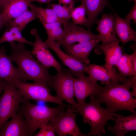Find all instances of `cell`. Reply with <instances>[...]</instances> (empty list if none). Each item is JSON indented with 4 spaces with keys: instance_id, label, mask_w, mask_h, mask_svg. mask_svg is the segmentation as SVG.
Wrapping results in <instances>:
<instances>
[{
    "instance_id": "6da1fadb",
    "label": "cell",
    "mask_w": 136,
    "mask_h": 136,
    "mask_svg": "<svg viewBox=\"0 0 136 136\" xmlns=\"http://www.w3.org/2000/svg\"><path fill=\"white\" fill-rule=\"evenodd\" d=\"M11 50L10 56L23 74L24 82L32 80L35 83L52 87L54 76L49 73L48 69L43 66L33 57L31 52L25 47L24 43H9Z\"/></svg>"
},
{
    "instance_id": "7a4b0ae2",
    "label": "cell",
    "mask_w": 136,
    "mask_h": 136,
    "mask_svg": "<svg viewBox=\"0 0 136 136\" xmlns=\"http://www.w3.org/2000/svg\"><path fill=\"white\" fill-rule=\"evenodd\" d=\"M132 81V76L121 84L118 81H111L102 86L96 97L100 104H105L113 113L124 110L134 113L136 99L130 91Z\"/></svg>"
},
{
    "instance_id": "3957f363",
    "label": "cell",
    "mask_w": 136,
    "mask_h": 136,
    "mask_svg": "<svg viewBox=\"0 0 136 136\" xmlns=\"http://www.w3.org/2000/svg\"><path fill=\"white\" fill-rule=\"evenodd\" d=\"M90 101L78 104L71 108L74 112H77L83 117V122L88 123L90 130L87 134L89 136H101L105 134V127L108 121L112 120V112L108 108H103L97 98L90 96Z\"/></svg>"
},
{
    "instance_id": "277c9868",
    "label": "cell",
    "mask_w": 136,
    "mask_h": 136,
    "mask_svg": "<svg viewBox=\"0 0 136 136\" xmlns=\"http://www.w3.org/2000/svg\"><path fill=\"white\" fill-rule=\"evenodd\" d=\"M67 107H69L61 105L52 107L34 104L24 99L19 110L26 122L27 136L34 135L38 129L52 121Z\"/></svg>"
},
{
    "instance_id": "5b68a950",
    "label": "cell",
    "mask_w": 136,
    "mask_h": 136,
    "mask_svg": "<svg viewBox=\"0 0 136 136\" xmlns=\"http://www.w3.org/2000/svg\"><path fill=\"white\" fill-rule=\"evenodd\" d=\"M24 99L19 90L8 83L0 97V130L9 119L16 114Z\"/></svg>"
},
{
    "instance_id": "8992f818",
    "label": "cell",
    "mask_w": 136,
    "mask_h": 136,
    "mask_svg": "<svg viewBox=\"0 0 136 136\" xmlns=\"http://www.w3.org/2000/svg\"><path fill=\"white\" fill-rule=\"evenodd\" d=\"M20 91L24 99L32 100L55 103L70 107L63 103L57 96L52 95L50 93L49 88L46 85L39 83H29L19 81L12 84Z\"/></svg>"
},
{
    "instance_id": "52a82bcc",
    "label": "cell",
    "mask_w": 136,
    "mask_h": 136,
    "mask_svg": "<svg viewBox=\"0 0 136 136\" xmlns=\"http://www.w3.org/2000/svg\"><path fill=\"white\" fill-rule=\"evenodd\" d=\"M70 70L64 69L57 72L54 76L52 87L55 91L56 96L62 101H65L75 107L77 105L74 100L75 78Z\"/></svg>"
},
{
    "instance_id": "ba28073f",
    "label": "cell",
    "mask_w": 136,
    "mask_h": 136,
    "mask_svg": "<svg viewBox=\"0 0 136 136\" xmlns=\"http://www.w3.org/2000/svg\"><path fill=\"white\" fill-rule=\"evenodd\" d=\"M63 25V34L61 39L56 42L63 48L75 44L76 42L82 43L90 41L99 39V35H96L86 30L69 20L65 22Z\"/></svg>"
},
{
    "instance_id": "9c48e42d",
    "label": "cell",
    "mask_w": 136,
    "mask_h": 136,
    "mask_svg": "<svg viewBox=\"0 0 136 136\" xmlns=\"http://www.w3.org/2000/svg\"><path fill=\"white\" fill-rule=\"evenodd\" d=\"M76 115L70 107L65 111L60 113L49 122L52 126L55 133L59 136L67 135L73 136H86L82 133L77 124Z\"/></svg>"
},
{
    "instance_id": "30bf717a",
    "label": "cell",
    "mask_w": 136,
    "mask_h": 136,
    "mask_svg": "<svg viewBox=\"0 0 136 136\" xmlns=\"http://www.w3.org/2000/svg\"><path fill=\"white\" fill-rule=\"evenodd\" d=\"M30 33L35 38L31 52L37 60L47 68L53 67L57 72L63 70L61 65L49 51V48L41 39L37 30L32 29Z\"/></svg>"
},
{
    "instance_id": "8fae6325",
    "label": "cell",
    "mask_w": 136,
    "mask_h": 136,
    "mask_svg": "<svg viewBox=\"0 0 136 136\" xmlns=\"http://www.w3.org/2000/svg\"><path fill=\"white\" fill-rule=\"evenodd\" d=\"M97 82L90 76H85L84 74L80 75L77 78H75V97L76 99L77 104L84 103L88 96L96 97L102 87Z\"/></svg>"
},
{
    "instance_id": "7c38bea8",
    "label": "cell",
    "mask_w": 136,
    "mask_h": 136,
    "mask_svg": "<svg viewBox=\"0 0 136 136\" xmlns=\"http://www.w3.org/2000/svg\"><path fill=\"white\" fill-rule=\"evenodd\" d=\"M44 42L49 48L56 53L63 64L69 68L74 77L76 78L81 74H87L88 64L80 61L64 52L56 41L47 39Z\"/></svg>"
},
{
    "instance_id": "4fadbf2b",
    "label": "cell",
    "mask_w": 136,
    "mask_h": 136,
    "mask_svg": "<svg viewBox=\"0 0 136 136\" xmlns=\"http://www.w3.org/2000/svg\"><path fill=\"white\" fill-rule=\"evenodd\" d=\"M4 46L0 47V78L13 84L19 81H24L23 76L12 63L10 56L6 53Z\"/></svg>"
},
{
    "instance_id": "5bb4252c",
    "label": "cell",
    "mask_w": 136,
    "mask_h": 136,
    "mask_svg": "<svg viewBox=\"0 0 136 136\" xmlns=\"http://www.w3.org/2000/svg\"><path fill=\"white\" fill-rule=\"evenodd\" d=\"M87 74L96 82L100 81L101 84L105 85L111 81L123 83L128 79L121 76L113 67L108 69L103 65L94 64L88 65Z\"/></svg>"
},
{
    "instance_id": "9a60e30c",
    "label": "cell",
    "mask_w": 136,
    "mask_h": 136,
    "mask_svg": "<svg viewBox=\"0 0 136 136\" xmlns=\"http://www.w3.org/2000/svg\"><path fill=\"white\" fill-rule=\"evenodd\" d=\"M112 120L114 121L113 126L109 125L107 129L116 136H124L127 133L136 130V112L125 116L115 113L111 114Z\"/></svg>"
},
{
    "instance_id": "2e32d148",
    "label": "cell",
    "mask_w": 136,
    "mask_h": 136,
    "mask_svg": "<svg viewBox=\"0 0 136 136\" xmlns=\"http://www.w3.org/2000/svg\"><path fill=\"white\" fill-rule=\"evenodd\" d=\"M114 15L104 13L100 19L96 21L95 23L97 24L96 30L99 33L102 45L119 41L115 36L114 29Z\"/></svg>"
},
{
    "instance_id": "e0dca14e",
    "label": "cell",
    "mask_w": 136,
    "mask_h": 136,
    "mask_svg": "<svg viewBox=\"0 0 136 136\" xmlns=\"http://www.w3.org/2000/svg\"><path fill=\"white\" fill-rule=\"evenodd\" d=\"M2 127L0 130V136H27L26 122L19 110Z\"/></svg>"
},
{
    "instance_id": "ac0fdd59",
    "label": "cell",
    "mask_w": 136,
    "mask_h": 136,
    "mask_svg": "<svg viewBox=\"0 0 136 136\" xmlns=\"http://www.w3.org/2000/svg\"><path fill=\"white\" fill-rule=\"evenodd\" d=\"M100 40L94 39L82 43L74 44L64 48L65 52L74 58L88 65L90 61L88 57L92 50Z\"/></svg>"
},
{
    "instance_id": "d6986e66",
    "label": "cell",
    "mask_w": 136,
    "mask_h": 136,
    "mask_svg": "<svg viewBox=\"0 0 136 136\" xmlns=\"http://www.w3.org/2000/svg\"><path fill=\"white\" fill-rule=\"evenodd\" d=\"M114 16V29L119 42L123 45L130 41L136 42V32L130 25V21L121 18L116 13Z\"/></svg>"
},
{
    "instance_id": "ffe728a7",
    "label": "cell",
    "mask_w": 136,
    "mask_h": 136,
    "mask_svg": "<svg viewBox=\"0 0 136 136\" xmlns=\"http://www.w3.org/2000/svg\"><path fill=\"white\" fill-rule=\"evenodd\" d=\"M119 41L110 44L103 45H97L96 47V53L100 52L104 53L105 56V67L110 69L115 66L122 54V47L119 45Z\"/></svg>"
},
{
    "instance_id": "44dd1931",
    "label": "cell",
    "mask_w": 136,
    "mask_h": 136,
    "mask_svg": "<svg viewBox=\"0 0 136 136\" xmlns=\"http://www.w3.org/2000/svg\"><path fill=\"white\" fill-rule=\"evenodd\" d=\"M31 4L30 0H10L1 13L5 24L28 9Z\"/></svg>"
},
{
    "instance_id": "7402d4cb",
    "label": "cell",
    "mask_w": 136,
    "mask_h": 136,
    "mask_svg": "<svg viewBox=\"0 0 136 136\" xmlns=\"http://www.w3.org/2000/svg\"><path fill=\"white\" fill-rule=\"evenodd\" d=\"M84 3L87 15L86 22L84 25L91 31L92 25L95 23L98 15L109 4L108 0H81Z\"/></svg>"
},
{
    "instance_id": "603a6c76",
    "label": "cell",
    "mask_w": 136,
    "mask_h": 136,
    "mask_svg": "<svg viewBox=\"0 0 136 136\" xmlns=\"http://www.w3.org/2000/svg\"><path fill=\"white\" fill-rule=\"evenodd\" d=\"M29 7L35 12L37 17L39 19L42 24L55 22H59L63 24L62 22L51 9L37 7L31 3Z\"/></svg>"
},
{
    "instance_id": "cb8c5ba5",
    "label": "cell",
    "mask_w": 136,
    "mask_h": 136,
    "mask_svg": "<svg viewBox=\"0 0 136 136\" xmlns=\"http://www.w3.org/2000/svg\"><path fill=\"white\" fill-rule=\"evenodd\" d=\"M8 27L0 38V44L6 42L17 41L33 45V43L28 41L24 38L21 34V31L17 27L12 26Z\"/></svg>"
},
{
    "instance_id": "d4e9b609",
    "label": "cell",
    "mask_w": 136,
    "mask_h": 136,
    "mask_svg": "<svg viewBox=\"0 0 136 136\" xmlns=\"http://www.w3.org/2000/svg\"><path fill=\"white\" fill-rule=\"evenodd\" d=\"M37 18L35 12L28 9L17 17L10 20L7 23L8 26H15L21 31L28 24Z\"/></svg>"
},
{
    "instance_id": "484cf974",
    "label": "cell",
    "mask_w": 136,
    "mask_h": 136,
    "mask_svg": "<svg viewBox=\"0 0 136 136\" xmlns=\"http://www.w3.org/2000/svg\"><path fill=\"white\" fill-rule=\"evenodd\" d=\"M48 8L52 9L59 19L62 22L63 24L65 21L69 20L71 18L72 12L74 8V5L62 6L60 4L52 3L49 5Z\"/></svg>"
},
{
    "instance_id": "4316f807",
    "label": "cell",
    "mask_w": 136,
    "mask_h": 136,
    "mask_svg": "<svg viewBox=\"0 0 136 136\" xmlns=\"http://www.w3.org/2000/svg\"><path fill=\"white\" fill-rule=\"evenodd\" d=\"M121 58L115 66L118 71V74L124 78L132 76L130 61L129 55L122 51Z\"/></svg>"
},
{
    "instance_id": "83f0119b",
    "label": "cell",
    "mask_w": 136,
    "mask_h": 136,
    "mask_svg": "<svg viewBox=\"0 0 136 136\" xmlns=\"http://www.w3.org/2000/svg\"><path fill=\"white\" fill-rule=\"evenodd\" d=\"M86 13L85 5L81 2L80 5L74 8L72 12L71 18L73 22L77 25H84L87 21V18L85 17Z\"/></svg>"
},
{
    "instance_id": "f1b7e54d",
    "label": "cell",
    "mask_w": 136,
    "mask_h": 136,
    "mask_svg": "<svg viewBox=\"0 0 136 136\" xmlns=\"http://www.w3.org/2000/svg\"><path fill=\"white\" fill-rule=\"evenodd\" d=\"M62 24L60 23L47 31V39L56 42L60 40L62 37L64 32L63 29L61 27Z\"/></svg>"
},
{
    "instance_id": "f546056e",
    "label": "cell",
    "mask_w": 136,
    "mask_h": 136,
    "mask_svg": "<svg viewBox=\"0 0 136 136\" xmlns=\"http://www.w3.org/2000/svg\"><path fill=\"white\" fill-rule=\"evenodd\" d=\"M39 131L35 133V136H55L56 135L54 129L52 126L49 122L42 125Z\"/></svg>"
},
{
    "instance_id": "4dcf8cb0",
    "label": "cell",
    "mask_w": 136,
    "mask_h": 136,
    "mask_svg": "<svg viewBox=\"0 0 136 136\" xmlns=\"http://www.w3.org/2000/svg\"><path fill=\"white\" fill-rule=\"evenodd\" d=\"M130 47L133 53L129 55V61L132 70V76H136V44L131 45Z\"/></svg>"
},
{
    "instance_id": "1f68e13d",
    "label": "cell",
    "mask_w": 136,
    "mask_h": 136,
    "mask_svg": "<svg viewBox=\"0 0 136 136\" xmlns=\"http://www.w3.org/2000/svg\"><path fill=\"white\" fill-rule=\"evenodd\" d=\"M134 2V4L130 11L129 12L128 14L126 16V19L130 21L132 20L133 23H136V2Z\"/></svg>"
},
{
    "instance_id": "d6a6232c",
    "label": "cell",
    "mask_w": 136,
    "mask_h": 136,
    "mask_svg": "<svg viewBox=\"0 0 136 136\" xmlns=\"http://www.w3.org/2000/svg\"><path fill=\"white\" fill-rule=\"evenodd\" d=\"M7 83L5 80L0 78V96L3 91Z\"/></svg>"
},
{
    "instance_id": "836d02e7",
    "label": "cell",
    "mask_w": 136,
    "mask_h": 136,
    "mask_svg": "<svg viewBox=\"0 0 136 136\" xmlns=\"http://www.w3.org/2000/svg\"><path fill=\"white\" fill-rule=\"evenodd\" d=\"M10 0H0V10L3 11L4 7Z\"/></svg>"
},
{
    "instance_id": "e575fe53",
    "label": "cell",
    "mask_w": 136,
    "mask_h": 136,
    "mask_svg": "<svg viewBox=\"0 0 136 136\" xmlns=\"http://www.w3.org/2000/svg\"><path fill=\"white\" fill-rule=\"evenodd\" d=\"M31 3L33 2H37L40 4H48L50 3L51 2L49 0H30Z\"/></svg>"
},
{
    "instance_id": "d590c367",
    "label": "cell",
    "mask_w": 136,
    "mask_h": 136,
    "mask_svg": "<svg viewBox=\"0 0 136 136\" xmlns=\"http://www.w3.org/2000/svg\"><path fill=\"white\" fill-rule=\"evenodd\" d=\"M6 25L2 18L1 13H0V30Z\"/></svg>"
},
{
    "instance_id": "8d00e7d4",
    "label": "cell",
    "mask_w": 136,
    "mask_h": 136,
    "mask_svg": "<svg viewBox=\"0 0 136 136\" xmlns=\"http://www.w3.org/2000/svg\"><path fill=\"white\" fill-rule=\"evenodd\" d=\"M134 1V2H136V0H128V2H129L130 1Z\"/></svg>"
},
{
    "instance_id": "74e56055",
    "label": "cell",
    "mask_w": 136,
    "mask_h": 136,
    "mask_svg": "<svg viewBox=\"0 0 136 136\" xmlns=\"http://www.w3.org/2000/svg\"><path fill=\"white\" fill-rule=\"evenodd\" d=\"M74 0V1H75V0Z\"/></svg>"
}]
</instances>
